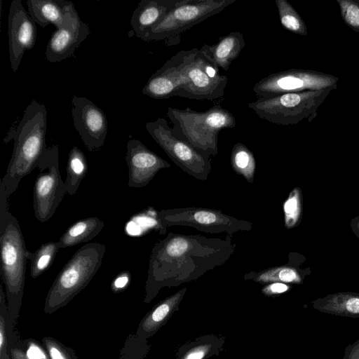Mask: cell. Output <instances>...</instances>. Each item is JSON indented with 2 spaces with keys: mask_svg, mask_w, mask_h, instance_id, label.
<instances>
[{
  "mask_svg": "<svg viewBox=\"0 0 359 359\" xmlns=\"http://www.w3.org/2000/svg\"><path fill=\"white\" fill-rule=\"evenodd\" d=\"M232 236L224 238L168 233L151 249L146 282L147 299L163 287H175L195 280L222 266L236 245Z\"/></svg>",
  "mask_w": 359,
  "mask_h": 359,
  "instance_id": "obj_1",
  "label": "cell"
},
{
  "mask_svg": "<svg viewBox=\"0 0 359 359\" xmlns=\"http://www.w3.org/2000/svg\"><path fill=\"white\" fill-rule=\"evenodd\" d=\"M47 111L33 100L26 107L18 125L8 132L4 142L14 140L13 154L5 175L0 180L7 196L18 189L21 180L36 168L46 149Z\"/></svg>",
  "mask_w": 359,
  "mask_h": 359,
  "instance_id": "obj_2",
  "label": "cell"
},
{
  "mask_svg": "<svg viewBox=\"0 0 359 359\" xmlns=\"http://www.w3.org/2000/svg\"><path fill=\"white\" fill-rule=\"evenodd\" d=\"M167 116L172 123V135L208 158L218 153L219 133L224 128H233L236 124L234 116L220 106L205 111L189 107L184 109L168 107Z\"/></svg>",
  "mask_w": 359,
  "mask_h": 359,
  "instance_id": "obj_3",
  "label": "cell"
},
{
  "mask_svg": "<svg viewBox=\"0 0 359 359\" xmlns=\"http://www.w3.org/2000/svg\"><path fill=\"white\" fill-rule=\"evenodd\" d=\"M8 199L0 185L1 274L9 309L17 311L23 295L27 250L19 222L8 210Z\"/></svg>",
  "mask_w": 359,
  "mask_h": 359,
  "instance_id": "obj_4",
  "label": "cell"
},
{
  "mask_svg": "<svg viewBox=\"0 0 359 359\" xmlns=\"http://www.w3.org/2000/svg\"><path fill=\"white\" fill-rule=\"evenodd\" d=\"M174 72V96L196 100L222 97L228 77L200 49L180 50L176 53Z\"/></svg>",
  "mask_w": 359,
  "mask_h": 359,
  "instance_id": "obj_5",
  "label": "cell"
},
{
  "mask_svg": "<svg viewBox=\"0 0 359 359\" xmlns=\"http://www.w3.org/2000/svg\"><path fill=\"white\" fill-rule=\"evenodd\" d=\"M106 250L104 244L81 246L63 266L45 302V311L52 313L67 304L90 283L100 268Z\"/></svg>",
  "mask_w": 359,
  "mask_h": 359,
  "instance_id": "obj_6",
  "label": "cell"
},
{
  "mask_svg": "<svg viewBox=\"0 0 359 359\" xmlns=\"http://www.w3.org/2000/svg\"><path fill=\"white\" fill-rule=\"evenodd\" d=\"M333 89L289 93L260 97L248 104L260 118L270 123L289 126L304 119L311 121L320 105Z\"/></svg>",
  "mask_w": 359,
  "mask_h": 359,
  "instance_id": "obj_7",
  "label": "cell"
},
{
  "mask_svg": "<svg viewBox=\"0 0 359 359\" xmlns=\"http://www.w3.org/2000/svg\"><path fill=\"white\" fill-rule=\"evenodd\" d=\"M236 0H177L164 19L147 36L144 41H164L177 44L180 35L194 26L222 12Z\"/></svg>",
  "mask_w": 359,
  "mask_h": 359,
  "instance_id": "obj_8",
  "label": "cell"
},
{
  "mask_svg": "<svg viewBox=\"0 0 359 359\" xmlns=\"http://www.w3.org/2000/svg\"><path fill=\"white\" fill-rule=\"evenodd\" d=\"M160 233L170 226H185L208 233H226L232 236L238 231H249L250 222L224 214L219 210L187 207L161 210L157 212Z\"/></svg>",
  "mask_w": 359,
  "mask_h": 359,
  "instance_id": "obj_9",
  "label": "cell"
},
{
  "mask_svg": "<svg viewBox=\"0 0 359 359\" xmlns=\"http://www.w3.org/2000/svg\"><path fill=\"white\" fill-rule=\"evenodd\" d=\"M58 151L57 145L46 147L36 165L40 172L35 180L33 208L36 218L41 222L52 217L67 194L59 170Z\"/></svg>",
  "mask_w": 359,
  "mask_h": 359,
  "instance_id": "obj_10",
  "label": "cell"
},
{
  "mask_svg": "<svg viewBox=\"0 0 359 359\" xmlns=\"http://www.w3.org/2000/svg\"><path fill=\"white\" fill-rule=\"evenodd\" d=\"M147 131L168 157L184 172L202 181L212 170L211 158L206 157L184 141L175 137L164 118L146 123Z\"/></svg>",
  "mask_w": 359,
  "mask_h": 359,
  "instance_id": "obj_11",
  "label": "cell"
},
{
  "mask_svg": "<svg viewBox=\"0 0 359 359\" xmlns=\"http://www.w3.org/2000/svg\"><path fill=\"white\" fill-rule=\"evenodd\" d=\"M339 79L322 72L291 69L272 73L257 82L252 92L259 97L307 90L335 89Z\"/></svg>",
  "mask_w": 359,
  "mask_h": 359,
  "instance_id": "obj_12",
  "label": "cell"
},
{
  "mask_svg": "<svg viewBox=\"0 0 359 359\" xmlns=\"http://www.w3.org/2000/svg\"><path fill=\"white\" fill-rule=\"evenodd\" d=\"M73 124L90 151L99 150L104 143L108 122L104 111L85 97L72 98Z\"/></svg>",
  "mask_w": 359,
  "mask_h": 359,
  "instance_id": "obj_13",
  "label": "cell"
},
{
  "mask_svg": "<svg viewBox=\"0 0 359 359\" xmlns=\"http://www.w3.org/2000/svg\"><path fill=\"white\" fill-rule=\"evenodd\" d=\"M9 58L13 72H16L26 50L35 44V22L26 11L20 0L11 3L8 18Z\"/></svg>",
  "mask_w": 359,
  "mask_h": 359,
  "instance_id": "obj_14",
  "label": "cell"
},
{
  "mask_svg": "<svg viewBox=\"0 0 359 359\" xmlns=\"http://www.w3.org/2000/svg\"><path fill=\"white\" fill-rule=\"evenodd\" d=\"M126 161L128 168L129 187L141 188L147 185L162 169L171 165L149 149L142 142L130 139L126 144Z\"/></svg>",
  "mask_w": 359,
  "mask_h": 359,
  "instance_id": "obj_15",
  "label": "cell"
},
{
  "mask_svg": "<svg viewBox=\"0 0 359 359\" xmlns=\"http://www.w3.org/2000/svg\"><path fill=\"white\" fill-rule=\"evenodd\" d=\"M90 33L88 25L77 15L69 26L53 33L46 48V60L53 63L69 57Z\"/></svg>",
  "mask_w": 359,
  "mask_h": 359,
  "instance_id": "obj_16",
  "label": "cell"
},
{
  "mask_svg": "<svg viewBox=\"0 0 359 359\" xmlns=\"http://www.w3.org/2000/svg\"><path fill=\"white\" fill-rule=\"evenodd\" d=\"M28 13L35 23L44 28L50 24L57 29L69 26L78 14L71 1L64 0H28Z\"/></svg>",
  "mask_w": 359,
  "mask_h": 359,
  "instance_id": "obj_17",
  "label": "cell"
},
{
  "mask_svg": "<svg viewBox=\"0 0 359 359\" xmlns=\"http://www.w3.org/2000/svg\"><path fill=\"white\" fill-rule=\"evenodd\" d=\"M177 0H142L134 10L130 25L135 36L144 41L173 8Z\"/></svg>",
  "mask_w": 359,
  "mask_h": 359,
  "instance_id": "obj_18",
  "label": "cell"
},
{
  "mask_svg": "<svg viewBox=\"0 0 359 359\" xmlns=\"http://www.w3.org/2000/svg\"><path fill=\"white\" fill-rule=\"evenodd\" d=\"M245 46V41L243 34L239 32H233L220 36L215 44L203 45L200 50L219 69L227 71L232 62L238 57Z\"/></svg>",
  "mask_w": 359,
  "mask_h": 359,
  "instance_id": "obj_19",
  "label": "cell"
},
{
  "mask_svg": "<svg viewBox=\"0 0 359 359\" xmlns=\"http://www.w3.org/2000/svg\"><path fill=\"white\" fill-rule=\"evenodd\" d=\"M311 304L322 313L359 318V294L357 293L337 292L317 299Z\"/></svg>",
  "mask_w": 359,
  "mask_h": 359,
  "instance_id": "obj_20",
  "label": "cell"
},
{
  "mask_svg": "<svg viewBox=\"0 0 359 359\" xmlns=\"http://www.w3.org/2000/svg\"><path fill=\"white\" fill-rule=\"evenodd\" d=\"M187 287H184L158 304L143 319L140 328L142 333L149 336L156 332L177 310Z\"/></svg>",
  "mask_w": 359,
  "mask_h": 359,
  "instance_id": "obj_21",
  "label": "cell"
},
{
  "mask_svg": "<svg viewBox=\"0 0 359 359\" xmlns=\"http://www.w3.org/2000/svg\"><path fill=\"white\" fill-rule=\"evenodd\" d=\"M104 222L97 217L78 220L71 225L57 241L60 249L90 241L103 229Z\"/></svg>",
  "mask_w": 359,
  "mask_h": 359,
  "instance_id": "obj_22",
  "label": "cell"
},
{
  "mask_svg": "<svg viewBox=\"0 0 359 359\" xmlns=\"http://www.w3.org/2000/svg\"><path fill=\"white\" fill-rule=\"evenodd\" d=\"M243 278L265 285L275 282L299 283L302 281L298 271L287 265L268 268L259 271H251L244 275Z\"/></svg>",
  "mask_w": 359,
  "mask_h": 359,
  "instance_id": "obj_23",
  "label": "cell"
},
{
  "mask_svg": "<svg viewBox=\"0 0 359 359\" xmlns=\"http://www.w3.org/2000/svg\"><path fill=\"white\" fill-rule=\"evenodd\" d=\"M87 170L88 163L84 154L80 149L74 147L68 156L67 177L65 181L67 194H76Z\"/></svg>",
  "mask_w": 359,
  "mask_h": 359,
  "instance_id": "obj_24",
  "label": "cell"
},
{
  "mask_svg": "<svg viewBox=\"0 0 359 359\" xmlns=\"http://www.w3.org/2000/svg\"><path fill=\"white\" fill-rule=\"evenodd\" d=\"M231 164L235 172L249 183H252L256 170V161L252 152L243 144L236 143L232 148Z\"/></svg>",
  "mask_w": 359,
  "mask_h": 359,
  "instance_id": "obj_25",
  "label": "cell"
},
{
  "mask_svg": "<svg viewBox=\"0 0 359 359\" xmlns=\"http://www.w3.org/2000/svg\"><path fill=\"white\" fill-rule=\"evenodd\" d=\"M59 250L57 242H48L34 252L27 250L26 257L30 261L32 278H36L51 266Z\"/></svg>",
  "mask_w": 359,
  "mask_h": 359,
  "instance_id": "obj_26",
  "label": "cell"
},
{
  "mask_svg": "<svg viewBox=\"0 0 359 359\" xmlns=\"http://www.w3.org/2000/svg\"><path fill=\"white\" fill-rule=\"evenodd\" d=\"M275 2L282 26L293 33L306 35L305 22L294 7L287 0H276Z\"/></svg>",
  "mask_w": 359,
  "mask_h": 359,
  "instance_id": "obj_27",
  "label": "cell"
},
{
  "mask_svg": "<svg viewBox=\"0 0 359 359\" xmlns=\"http://www.w3.org/2000/svg\"><path fill=\"white\" fill-rule=\"evenodd\" d=\"M344 22L359 33V0H337Z\"/></svg>",
  "mask_w": 359,
  "mask_h": 359,
  "instance_id": "obj_28",
  "label": "cell"
},
{
  "mask_svg": "<svg viewBox=\"0 0 359 359\" xmlns=\"http://www.w3.org/2000/svg\"><path fill=\"white\" fill-rule=\"evenodd\" d=\"M299 190L295 189L290 194L283 205L285 224L287 228L293 227L297 222L300 213Z\"/></svg>",
  "mask_w": 359,
  "mask_h": 359,
  "instance_id": "obj_29",
  "label": "cell"
},
{
  "mask_svg": "<svg viewBox=\"0 0 359 359\" xmlns=\"http://www.w3.org/2000/svg\"><path fill=\"white\" fill-rule=\"evenodd\" d=\"M216 342L210 341H196L184 349L179 359H205L215 348Z\"/></svg>",
  "mask_w": 359,
  "mask_h": 359,
  "instance_id": "obj_30",
  "label": "cell"
},
{
  "mask_svg": "<svg viewBox=\"0 0 359 359\" xmlns=\"http://www.w3.org/2000/svg\"><path fill=\"white\" fill-rule=\"evenodd\" d=\"M43 341L50 359H72L67 349L55 340L45 337Z\"/></svg>",
  "mask_w": 359,
  "mask_h": 359,
  "instance_id": "obj_31",
  "label": "cell"
},
{
  "mask_svg": "<svg viewBox=\"0 0 359 359\" xmlns=\"http://www.w3.org/2000/svg\"><path fill=\"white\" fill-rule=\"evenodd\" d=\"M290 287L283 283H271L262 288V293L267 297H274L287 292Z\"/></svg>",
  "mask_w": 359,
  "mask_h": 359,
  "instance_id": "obj_32",
  "label": "cell"
},
{
  "mask_svg": "<svg viewBox=\"0 0 359 359\" xmlns=\"http://www.w3.org/2000/svg\"><path fill=\"white\" fill-rule=\"evenodd\" d=\"M130 280V273L125 271L121 272L111 283V290L114 292H118L123 290L129 284Z\"/></svg>",
  "mask_w": 359,
  "mask_h": 359,
  "instance_id": "obj_33",
  "label": "cell"
},
{
  "mask_svg": "<svg viewBox=\"0 0 359 359\" xmlns=\"http://www.w3.org/2000/svg\"><path fill=\"white\" fill-rule=\"evenodd\" d=\"M6 318L4 314L1 313L0 317V353L1 359H8L6 353L7 348V335H6Z\"/></svg>",
  "mask_w": 359,
  "mask_h": 359,
  "instance_id": "obj_34",
  "label": "cell"
},
{
  "mask_svg": "<svg viewBox=\"0 0 359 359\" xmlns=\"http://www.w3.org/2000/svg\"><path fill=\"white\" fill-rule=\"evenodd\" d=\"M25 355L28 359H48L44 351L36 343H29Z\"/></svg>",
  "mask_w": 359,
  "mask_h": 359,
  "instance_id": "obj_35",
  "label": "cell"
},
{
  "mask_svg": "<svg viewBox=\"0 0 359 359\" xmlns=\"http://www.w3.org/2000/svg\"><path fill=\"white\" fill-rule=\"evenodd\" d=\"M342 359H359V339L345 347Z\"/></svg>",
  "mask_w": 359,
  "mask_h": 359,
  "instance_id": "obj_36",
  "label": "cell"
},
{
  "mask_svg": "<svg viewBox=\"0 0 359 359\" xmlns=\"http://www.w3.org/2000/svg\"><path fill=\"white\" fill-rule=\"evenodd\" d=\"M11 353L12 359H28L25 353L19 348H13Z\"/></svg>",
  "mask_w": 359,
  "mask_h": 359,
  "instance_id": "obj_37",
  "label": "cell"
}]
</instances>
